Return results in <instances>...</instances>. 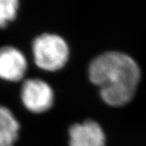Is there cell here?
Returning a JSON list of instances; mask_svg holds the SVG:
<instances>
[{
    "mask_svg": "<svg viewBox=\"0 0 146 146\" xmlns=\"http://www.w3.org/2000/svg\"><path fill=\"white\" fill-rule=\"evenodd\" d=\"M32 50L36 67L47 72H56L64 68L70 55L67 42L55 33L36 36L33 42Z\"/></svg>",
    "mask_w": 146,
    "mask_h": 146,
    "instance_id": "cell-2",
    "label": "cell"
},
{
    "mask_svg": "<svg viewBox=\"0 0 146 146\" xmlns=\"http://www.w3.org/2000/svg\"><path fill=\"white\" fill-rule=\"evenodd\" d=\"M20 3L17 0H0V28L16 18Z\"/></svg>",
    "mask_w": 146,
    "mask_h": 146,
    "instance_id": "cell-7",
    "label": "cell"
},
{
    "mask_svg": "<svg viewBox=\"0 0 146 146\" xmlns=\"http://www.w3.org/2000/svg\"><path fill=\"white\" fill-rule=\"evenodd\" d=\"M20 123L10 110L0 106V146H13L19 136Z\"/></svg>",
    "mask_w": 146,
    "mask_h": 146,
    "instance_id": "cell-6",
    "label": "cell"
},
{
    "mask_svg": "<svg viewBox=\"0 0 146 146\" xmlns=\"http://www.w3.org/2000/svg\"><path fill=\"white\" fill-rule=\"evenodd\" d=\"M69 146H106L104 130L98 123L88 119L68 129Z\"/></svg>",
    "mask_w": 146,
    "mask_h": 146,
    "instance_id": "cell-4",
    "label": "cell"
},
{
    "mask_svg": "<svg viewBox=\"0 0 146 146\" xmlns=\"http://www.w3.org/2000/svg\"><path fill=\"white\" fill-rule=\"evenodd\" d=\"M21 101L30 112L41 114L50 109L54 104V90L41 79L26 80L21 87Z\"/></svg>",
    "mask_w": 146,
    "mask_h": 146,
    "instance_id": "cell-3",
    "label": "cell"
},
{
    "mask_svg": "<svg viewBox=\"0 0 146 146\" xmlns=\"http://www.w3.org/2000/svg\"><path fill=\"white\" fill-rule=\"evenodd\" d=\"M88 75L98 87L102 101L113 107L123 106L133 99L141 76L135 59L119 51H107L94 58Z\"/></svg>",
    "mask_w": 146,
    "mask_h": 146,
    "instance_id": "cell-1",
    "label": "cell"
},
{
    "mask_svg": "<svg viewBox=\"0 0 146 146\" xmlns=\"http://www.w3.org/2000/svg\"><path fill=\"white\" fill-rule=\"evenodd\" d=\"M27 68L26 58L20 50L10 46L0 48V78L11 82L20 81Z\"/></svg>",
    "mask_w": 146,
    "mask_h": 146,
    "instance_id": "cell-5",
    "label": "cell"
}]
</instances>
